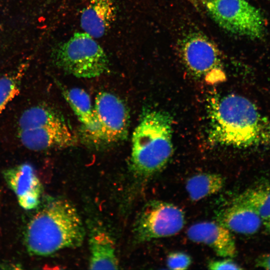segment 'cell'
Instances as JSON below:
<instances>
[{
	"label": "cell",
	"mask_w": 270,
	"mask_h": 270,
	"mask_svg": "<svg viewBox=\"0 0 270 270\" xmlns=\"http://www.w3.org/2000/svg\"><path fill=\"white\" fill-rule=\"evenodd\" d=\"M210 115L212 143L238 148L270 146V119L244 96L230 94L214 100Z\"/></svg>",
	"instance_id": "cell-1"
},
{
	"label": "cell",
	"mask_w": 270,
	"mask_h": 270,
	"mask_svg": "<svg viewBox=\"0 0 270 270\" xmlns=\"http://www.w3.org/2000/svg\"><path fill=\"white\" fill-rule=\"evenodd\" d=\"M85 230L73 204L59 198L47 203L30 220L24 240L30 254L48 256L64 248L80 246Z\"/></svg>",
	"instance_id": "cell-2"
},
{
	"label": "cell",
	"mask_w": 270,
	"mask_h": 270,
	"mask_svg": "<svg viewBox=\"0 0 270 270\" xmlns=\"http://www.w3.org/2000/svg\"><path fill=\"white\" fill-rule=\"evenodd\" d=\"M172 120L161 110L142 114L132 138L130 168L138 180H148L162 170L173 154Z\"/></svg>",
	"instance_id": "cell-3"
},
{
	"label": "cell",
	"mask_w": 270,
	"mask_h": 270,
	"mask_svg": "<svg viewBox=\"0 0 270 270\" xmlns=\"http://www.w3.org/2000/svg\"><path fill=\"white\" fill-rule=\"evenodd\" d=\"M55 64L78 78H92L108 69V58L102 46L91 36L77 32L56 47L52 52Z\"/></svg>",
	"instance_id": "cell-4"
},
{
	"label": "cell",
	"mask_w": 270,
	"mask_h": 270,
	"mask_svg": "<svg viewBox=\"0 0 270 270\" xmlns=\"http://www.w3.org/2000/svg\"><path fill=\"white\" fill-rule=\"evenodd\" d=\"M200 0L212 20L225 30L252 39L264 36V18L246 0Z\"/></svg>",
	"instance_id": "cell-5"
},
{
	"label": "cell",
	"mask_w": 270,
	"mask_h": 270,
	"mask_svg": "<svg viewBox=\"0 0 270 270\" xmlns=\"http://www.w3.org/2000/svg\"><path fill=\"white\" fill-rule=\"evenodd\" d=\"M185 222V214L180 207L170 202L153 200L142 210L134 233L137 242H146L175 235L181 231Z\"/></svg>",
	"instance_id": "cell-6"
},
{
	"label": "cell",
	"mask_w": 270,
	"mask_h": 270,
	"mask_svg": "<svg viewBox=\"0 0 270 270\" xmlns=\"http://www.w3.org/2000/svg\"><path fill=\"white\" fill-rule=\"evenodd\" d=\"M94 114L96 127L89 135L95 142L106 144L126 138L128 114L119 98L108 92L99 93L96 98Z\"/></svg>",
	"instance_id": "cell-7"
},
{
	"label": "cell",
	"mask_w": 270,
	"mask_h": 270,
	"mask_svg": "<svg viewBox=\"0 0 270 270\" xmlns=\"http://www.w3.org/2000/svg\"><path fill=\"white\" fill-rule=\"evenodd\" d=\"M180 54L186 66L196 76L212 80L224 76L220 50L206 36H188L182 44Z\"/></svg>",
	"instance_id": "cell-8"
},
{
	"label": "cell",
	"mask_w": 270,
	"mask_h": 270,
	"mask_svg": "<svg viewBox=\"0 0 270 270\" xmlns=\"http://www.w3.org/2000/svg\"><path fill=\"white\" fill-rule=\"evenodd\" d=\"M3 176L22 208L31 210L39 205L42 184L31 164L24 163L9 168L4 171Z\"/></svg>",
	"instance_id": "cell-9"
},
{
	"label": "cell",
	"mask_w": 270,
	"mask_h": 270,
	"mask_svg": "<svg viewBox=\"0 0 270 270\" xmlns=\"http://www.w3.org/2000/svg\"><path fill=\"white\" fill-rule=\"evenodd\" d=\"M231 231L218 222L204 221L189 227L186 235L191 241L210 248L218 256L232 258L236 254V248Z\"/></svg>",
	"instance_id": "cell-10"
},
{
	"label": "cell",
	"mask_w": 270,
	"mask_h": 270,
	"mask_svg": "<svg viewBox=\"0 0 270 270\" xmlns=\"http://www.w3.org/2000/svg\"><path fill=\"white\" fill-rule=\"evenodd\" d=\"M18 136L26 148L35 151L68 147L76 142L66 122L19 130Z\"/></svg>",
	"instance_id": "cell-11"
},
{
	"label": "cell",
	"mask_w": 270,
	"mask_h": 270,
	"mask_svg": "<svg viewBox=\"0 0 270 270\" xmlns=\"http://www.w3.org/2000/svg\"><path fill=\"white\" fill-rule=\"evenodd\" d=\"M216 222L231 232L252 234L260 228L262 219L237 196L216 214Z\"/></svg>",
	"instance_id": "cell-12"
},
{
	"label": "cell",
	"mask_w": 270,
	"mask_h": 270,
	"mask_svg": "<svg viewBox=\"0 0 270 270\" xmlns=\"http://www.w3.org/2000/svg\"><path fill=\"white\" fill-rule=\"evenodd\" d=\"M89 230V269H118V260L112 236L99 224H91Z\"/></svg>",
	"instance_id": "cell-13"
},
{
	"label": "cell",
	"mask_w": 270,
	"mask_h": 270,
	"mask_svg": "<svg viewBox=\"0 0 270 270\" xmlns=\"http://www.w3.org/2000/svg\"><path fill=\"white\" fill-rule=\"evenodd\" d=\"M116 12L114 0H90L82 12L81 28L92 37L101 38L114 22Z\"/></svg>",
	"instance_id": "cell-14"
},
{
	"label": "cell",
	"mask_w": 270,
	"mask_h": 270,
	"mask_svg": "<svg viewBox=\"0 0 270 270\" xmlns=\"http://www.w3.org/2000/svg\"><path fill=\"white\" fill-rule=\"evenodd\" d=\"M224 182V177L220 174L200 173L188 179L186 189L190 199L197 202L219 192Z\"/></svg>",
	"instance_id": "cell-15"
},
{
	"label": "cell",
	"mask_w": 270,
	"mask_h": 270,
	"mask_svg": "<svg viewBox=\"0 0 270 270\" xmlns=\"http://www.w3.org/2000/svg\"><path fill=\"white\" fill-rule=\"evenodd\" d=\"M63 94L88 134L92 132L96 127V120L88 93L82 89L75 88L64 90Z\"/></svg>",
	"instance_id": "cell-16"
},
{
	"label": "cell",
	"mask_w": 270,
	"mask_h": 270,
	"mask_svg": "<svg viewBox=\"0 0 270 270\" xmlns=\"http://www.w3.org/2000/svg\"><path fill=\"white\" fill-rule=\"evenodd\" d=\"M66 122L56 110L44 106H36L26 110L18 120L19 130Z\"/></svg>",
	"instance_id": "cell-17"
},
{
	"label": "cell",
	"mask_w": 270,
	"mask_h": 270,
	"mask_svg": "<svg viewBox=\"0 0 270 270\" xmlns=\"http://www.w3.org/2000/svg\"><path fill=\"white\" fill-rule=\"evenodd\" d=\"M237 196L262 219L270 216V184L262 183L244 191Z\"/></svg>",
	"instance_id": "cell-18"
},
{
	"label": "cell",
	"mask_w": 270,
	"mask_h": 270,
	"mask_svg": "<svg viewBox=\"0 0 270 270\" xmlns=\"http://www.w3.org/2000/svg\"><path fill=\"white\" fill-rule=\"evenodd\" d=\"M20 76L8 75L0 78V114L20 92Z\"/></svg>",
	"instance_id": "cell-19"
},
{
	"label": "cell",
	"mask_w": 270,
	"mask_h": 270,
	"mask_svg": "<svg viewBox=\"0 0 270 270\" xmlns=\"http://www.w3.org/2000/svg\"><path fill=\"white\" fill-rule=\"evenodd\" d=\"M166 266L170 270H186L192 263L190 256L182 252H174L168 254Z\"/></svg>",
	"instance_id": "cell-20"
},
{
	"label": "cell",
	"mask_w": 270,
	"mask_h": 270,
	"mask_svg": "<svg viewBox=\"0 0 270 270\" xmlns=\"http://www.w3.org/2000/svg\"><path fill=\"white\" fill-rule=\"evenodd\" d=\"M210 270H241L242 268L230 258L211 260L208 264Z\"/></svg>",
	"instance_id": "cell-21"
},
{
	"label": "cell",
	"mask_w": 270,
	"mask_h": 270,
	"mask_svg": "<svg viewBox=\"0 0 270 270\" xmlns=\"http://www.w3.org/2000/svg\"><path fill=\"white\" fill-rule=\"evenodd\" d=\"M256 266L260 268L270 270V253L260 256L256 259Z\"/></svg>",
	"instance_id": "cell-22"
},
{
	"label": "cell",
	"mask_w": 270,
	"mask_h": 270,
	"mask_svg": "<svg viewBox=\"0 0 270 270\" xmlns=\"http://www.w3.org/2000/svg\"><path fill=\"white\" fill-rule=\"evenodd\" d=\"M263 222L266 229L270 232V216L264 220Z\"/></svg>",
	"instance_id": "cell-23"
}]
</instances>
